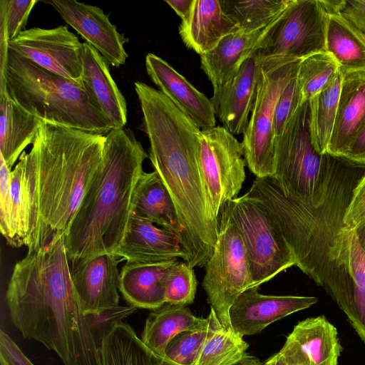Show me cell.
Returning a JSON list of instances; mask_svg holds the SVG:
<instances>
[{"label": "cell", "mask_w": 365, "mask_h": 365, "mask_svg": "<svg viewBox=\"0 0 365 365\" xmlns=\"http://www.w3.org/2000/svg\"><path fill=\"white\" fill-rule=\"evenodd\" d=\"M327 159L324 183L314 200L285 196L270 177L256 178L248 192L272 215L295 266L325 290L365 343V252L344 222L365 165L328 153Z\"/></svg>", "instance_id": "cell-1"}, {"label": "cell", "mask_w": 365, "mask_h": 365, "mask_svg": "<svg viewBox=\"0 0 365 365\" xmlns=\"http://www.w3.org/2000/svg\"><path fill=\"white\" fill-rule=\"evenodd\" d=\"M11 322L64 365H100V346L78 304L64 237L14 265L5 294Z\"/></svg>", "instance_id": "cell-2"}, {"label": "cell", "mask_w": 365, "mask_h": 365, "mask_svg": "<svg viewBox=\"0 0 365 365\" xmlns=\"http://www.w3.org/2000/svg\"><path fill=\"white\" fill-rule=\"evenodd\" d=\"M149 143V158L176 208L180 241L191 267H202L212 255L218 231L208 215L199 166V135L193 120L159 90L134 83Z\"/></svg>", "instance_id": "cell-3"}, {"label": "cell", "mask_w": 365, "mask_h": 365, "mask_svg": "<svg viewBox=\"0 0 365 365\" xmlns=\"http://www.w3.org/2000/svg\"><path fill=\"white\" fill-rule=\"evenodd\" d=\"M105 138L99 170L64 236L71 267L97 255L113 254L119 247L148 157L129 128L113 129Z\"/></svg>", "instance_id": "cell-4"}, {"label": "cell", "mask_w": 365, "mask_h": 365, "mask_svg": "<svg viewBox=\"0 0 365 365\" xmlns=\"http://www.w3.org/2000/svg\"><path fill=\"white\" fill-rule=\"evenodd\" d=\"M105 135L42 123L32 143L36 224L29 252L64 237L101 164Z\"/></svg>", "instance_id": "cell-5"}, {"label": "cell", "mask_w": 365, "mask_h": 365, "mask_svg": "<svg viewBox=\"0 0 365 365\" xmlns=\"http://www.w3.org/2000/svg\"><path fill=\"white\" fill-rule=\"evenodd\" d=\"M5 80L11 98L43 123L103 135L114 129L86 88L45 70L10 48Z\"/></svg>", "instance_id": "cell-6"}, {"label": "cell", "mask_w": 365, "mask_h": 365, "mask_svg": "<svg viewBox=\"0 0 365 365\" xmlns=\"http://www.w3.org/2000/svg\"><path fill=\"white\" fill-rule=\"evenodd\" d=\"M257 58L255 99L242 144L246 165L256 178H262L274 174L275 109L283 91L297 76L302 59Z\"/></svg>", "instance_id": "cell-7"}, {"label": "cell", "mask_w": 365, "mask_h": 365, "mask_svg": "<svg viewBox=\"0 0 365 365\" xmlns=\"http://www.w3.org/2000/svg\"><path fill=\"white\" fill-rule=\"evenodd\" d=\"M220 213L234 223L242 237L250 266L251 287H259L295 266L279 227L258 197L247 191L226 202Z\"/></svg>", "instance_id": "cell-8"}, {"label": "cell", "mask_w": 365, "mask_h": 365, "mask_svg": "<svg viewBox=\"0 0 365 365\" xmlns=\"http://www.w3.org/2000/svg\"><path fill=\"white\" fill-rule=\"evenodd\" d=\"M309 102L299 106L283 133L275 137L274 171L270 177L283 194L304 202L317 197L327 174V153L315 149L310 134Z\"/></svg>", "instance_id": "cell-9"}, {"label": "cell", "mask_w": 365, "mask_h": 365, "mask_svg": "<svg viewBox=\"0 0 365 365\" xmlns=\"http://www.w3.org/2000/svg\"><path fill=\"white\" fill-rule=\"evenodd\" d=\"M202 285L220 324L231 329L229 310L237 298L252 284L250 262L242 237L223 213L213 252L205 265Z\"/></svg>", "instance_id": "cell-10"}, {"label": "cell", "mask_w": 365, "mask_h": 365, "mask_svg": "<svg viewBox=\"0 0 365 365\" xmlns=\"http://www.w3.org/2000/svg\"><path fill=\"white\" fill-rule=\"evenodd\" d=\"M242 143L223 126L201 130L199 166L205 190L207 215L218 231L224 205L237 197L245 180Z\"/></svg>", "instance_id": "cell-11"}, {"label": "cell", "mask_w": 365, "mask_h": 365, "mask_svg": "<svg viewBox=\"0 0 365 365\" xmlns=\"http://www.w3.org/2000/svg\"><path fill=\"white\" fill-rule=\"evenodd\" d=\"M327 24L320 0H292L267 28L252 56L303 59L324 51Z\"/></svg>", "instance_id": "cell-12"}, {"label": "cell", "mask_w": 365, "mask_h": 365, "mask_svg": "<svg viewBox=\"0 0 365 365\" xmlns=\"http://www.w3.org/2000/svg\"><path fill=\"white\" fill-rule=\"evenodd\" d=\"M9 47L45 70L85 88L83 43L66 26L26 29L9 41Z\"/></svg>", "instance_id": "cell-13"}, {"label": "cell", "mask_w": 365, "mask_h": 365, "mask_svg": "<svg viewBox=\"0 0 365 365\" xmlns=\"http://www.w3.org/2000/svg\"><path fill=\"white\" fill-rule=\"evenodd\" d=\"M10 179L9 200L0 210V231L12 247H28L36 224V168L31 150L21 153Z\"/></svg>", "instance_id": "cell-14"}, {"label": "cell", "mask_w": 365, "mask_h": 365, "mask_svg": "<svg viewBox=\"0 0 365 365\" xmlns=\"http://www.w3.org/2000/svg\"><path fill=\"white\" fill-rule=\"evenodd\" d=\"M48 3L108 64L119 67L125 63L128 54L124 44L128 38L117 31L101 9L76 0H51Z\"/></svg>", "instance_id": "cell-15"}, {"label": "cell", "mask_w": 365, "mask_h": 365, "mask_svg": "<svg viewBox=\"0 0 365 365\" xmlns=\"http://www.w3.org/2000/svg\"><path fill=\"white\" fill-rule=\"evenodd\" d=\"M119 258L114 254H103L71 267L76 300L84 316L119 306L118 266L124 260Z\"/></svg>", "instance_id": "cell-16"}, {"label": "cell", "mask_w": 365, "mask_h": 365, "mask_svg": "<svg viewBox=\"0 0 365 365\" xmlns=\"http://www.w3.org/2000/svg\"><path fill=\"white\" fill-rule=\"evenodd\" d=\"M258 288L246 289L230 308L231 327L242 337L259 333L272 323L318 302L315 297L262 294Z\"/></svg>", "instance_id": "cell-17"}, {"label": "cell", "mask_w": 365, "mask_h": 365, "mask_svg": "<svg viewBox=\"0 0 365 365\" xmlns=\"http://www.w3.org/2000/svg\"><path fill=\"white\" fill-rule=\"evenodd\" d=\"M341 350L336 328L321 315L299 322L278 354L286 365H337Z\"/></svg>", "instance_id": "cell-18"}, {"label": "cell", "mask_w": 365, "mask_h": 365, "mask_svg": "<svg viewBox=\"0 0 365 365\" xmlns=\"http://www.w3.org/2000/svg\"><path fill=\"white\" fill-rule=\"evenodd\" d=\"M148 76L159 91L187 114L201 129L216 126L212 103L184 76L162 58L154 53L145 56Z\"/></svg>", "instance_id": "cell-19"}, {"label": "cell", "mask_w": 365, "mask_h": 365, "mask_svg": "<svg viewBox=\"0 0 365 365\" xmlns=\"http://www.w3.org/2000/svg\"><path fill=\"white\" fill-rule=\"evenodd\" d=\"M257 68V58L250 56L232 79L214 90L210 98L216 117L232 135L243 134L248 125L256 95Z\"/></svg>", "instance_id": "cell-20"}, {"label": "cell", "mask_w": 365, "mask_h": 365, "mask_svg": "<svg viewBox=\"0 0 365 365\" xmlns=\"http://www.w3.org/2000/svg\"><path fill=\"white\" fill-rule=\"evenodd\" d=\"M129 262H155L187 255L178 236L165 228L132 216L123 240L113 253Z\"/></svg>", "instance_id": "cell-21"}, {"label": "cell", "mask_w": 365, "mask_h": 365, "mask_svg": "<svg viewBox=\"0 0 365 365\" xmlns=\"http://www.w3.org/2000/svg\"><path fill=\"white\" fill-rule=\"evenodd\" d=\"M178 30L184 44L200 56L213 50L224 37L241 31L223 11L220 0H194Z\"/></svg>", "instance_id": "cell-22"}, {"label": "cell", "mask_w": 365, "mask_h": 365, "mask_svg": "<svg viewBox=\"0 0 365 365\" xmlns=\"http://www.w3.org/2000/svg\"><path fill=\"white\" fill-rule=\"evenodd\" d=\"M178 258L155 262H126L120 275L119 291L128 304L153 310L164 304L165 282Z\"/></svg>", "instance_id": "cell-23"}, {"label": "cell", "mask_w": 365, "mask_h": 365, "mask_svg": "<svg viewBox=\"0 0 365 365\" xmlns=\"http://www.w3.org/2000/svg\"><path fill=\"white\" fill-rule=\"evenodd\" d=\"M83 82L99 110L115 128L127 123L126 101L113 79L108 62L88 43H83Z\"/></svg>", "instance_id": "cell-24"}, {"label": "cell", "mask_w": 365, "mask_h": 365, "mask_svg": "<svg viewBox=\"0 0 365 365\" xmlns=\"http://www.w3.org/2000/svg\"><path fill=\"white\" fill-rule=\"evenodd\" d=\"M365 120V74L343 76L336 116L327 153L345 158Z\"/></svg>", "instance_id": "cell-25"}, {"label": "cell", "mask_w": 365, "mask_h": 365, "mask_svg": "<svg viewBox=\"0 0 365 365\" xmlns=\"http://www.w3.org/2000/svg\"><path fill=\"white\" fill-rule=\"evenodd\" d=\"M267 28L252 33L231 34L224 37L213 50L200 56V68L214 90L221 88L237 74L243 63L252 56Z\"/></svg>", "instance_id": "cell-26"}, {"label": "cell", "mask_w": 365, "mask_h": 365, "mask_svg": "<svg viewBox=\"0 0 365 365\" xmlns=\"http://www.w3.org/2000/svg\"><path fill=\"white\" fill-rule=\"evenodd\" d=\"M0 154L12 167L24 149L35 140L41 120L16 104L7 90L0 92Z\"/></svg>", "instance_id": "cell-27"}, {"label": "cell", "mask_w": 365, "mask_h": 365, "mask_svg": "<svg viewBox=\"0 0 365 365\" xmlns=\"http://www.w3.org/2000/svg\"><path fill=\"white\" fill-rule=\"evenodd\" d=\"M132 216L170 230L180 240V228L175 206L156 171L143 172L141 175L133 198Z\"/></svg>", "instance_id": "cell-28"}, {"label": "cell", "mask_w": 365, "mask_h": 365, "mask_svg": "<svg viewBox=\"0 0 365 365\" xmlns=\"http://www.w3.org/2000/svg\"><path fill=\"white\" fill-rule=\"evenodd\" d=\"M207 325V317H196L187 306L165 303L150 312L140 338L150 349L165 357L168 344L177 334Z\"/></svg>", "instance_id": "cell-29"}, {"label": "cell", "mask_w": 365, "mask_h": 365, "mask_svg": "<svg viewBox=\"0 0 365 365\" xmlns=\"http://www.w3.org/2000/svg\"><path fill=\"white\" fill-rule=\"evenodd\" d=\"M100 365H177L144 344L133 328L115 323L100 346Z\"/></svg>", "instance_id": "cell-30"}, {"label": "cell", "mask_w": 365, "mask_h": 365, "mask_svg": "<svg viewBox=\"0 0 365 365\" xmlns=\"http://www.w3.org/2000/svg\"><path fill=\"white\" fill-rule=\"evenodd\" d=\"M326 51L336 60L343 76L365 74V34L341 14H327Z\"/></svg>", "instance_id": "cell-31"}, {"label": "cell", "mask_w": 365, "mask_h": 365, "mask_svg": "<svg viewBox=\"0 0 365 365\" xmlns=\"http://www.w3.org/2000/svg\"><path fill=\"white\" fill-rule=\"evenodd\" d=\"M207 319V338L196 365H235L247 354L249 344L232 328L223 327L211 308Z\"/></svg>", "instance_id": "cell-32"}, {"label": "cell", "mask_w": 365, "mask_h": 365, "mask_svg": "<svg viewBox=\"0 0 365 365\" xmlns=\"http://www.w3.org/2000/svg\"><path fill=\"white\" fill-rule=\"evenodd\" d=\"M343 75L339 71L334 80L309 102V128L317 151L327 153L336 116Z\"/></svg>", "instance_id": "cell-33"}, {"label": "cell", "mask_w": 365, "mask_h": 365, "mask_svg": "<svg viewBox=\"0 0 365 365\" xmlns=\"http://www.w3.org/2000/svg\"><path fill=\"white\" fill-rule=\"evenodd\" d=\"M292 0H220L223 11L243 33H252L269 26Z\"/></svg>", "instance_id": "cell-34"}, {"label": "cell", "mask_w": 365, "mask_h": 365, "mask_svg": "<svg viewBox=\"0 0 365 365\" xmlns=\"http://www.w3.org/2000/svg\"><path fill=\"white\" fill-rule=\"evenodd\" d=\"M339 71L338 62L327 51L303 58L297 74L301 105L328 86Z\"/></svg>", "instance_id": "cell-35"}, {"label": "cell", "mask_w": 365, "mask_h": 365, "mask_svg": "<svg viewBox=\"0 0 365 365\" xmlns=\"http://www.w3.org/2000/svg\"><path fill=\"white\" fill-rule=\"evenodd\" d=\"M197 286L193 267L185 261H178L171 268L166 279L165 303L182 306L192 304Z\"/></svg>", "instance_id": "cell-36"}, {"label": "cell", "mask_w": 365, "mask_h": 365, "mask_svg": "<svg viewBox=\"0 0 365 365\" xmlns=\"http://www.w3.org/2000/svg\"><path fill=\"white\" fill-rule=\"evenodd\" d=\"M208 325L177 334L168 344L165 357L177 365H196L207 338Z\"/></svg>", "instance_id": "cell-37"}, {"label": "cell", "mask_w": 365, "mask_h": 365, "mask_svg": "<svg viewBox=\"0 0 365 365\" xmlns=\"http://www.w3.org/2000/svg\"><path fill=\"white\" fill-rule=\"evenodd\" d=\"M138 310L132 305L118 306L114 308L106 309L98 314L86 315V319L99 346L106 334L113 325L127 318Z\"/></svg>", "instance_id": "cell-38"}, {"label": "cell", "mask_w": 365, "mask_h": 365, "mask_svg": "<svg viewBox=\"0 0 365 365\" xmlns=\"http://www.w3.org/2000/svg\"><path fill=\"white\" fill-rule=\"evenodd\" d=\"M37 0H0V11L5 16L9 41L16 38L25 27Z\"/></svg>", "instance_id": "cell-39"}, {"label": "cell", "mask_w": 365, "mask_h": 365, "mask_svg": "<svg viewBox=\"0 0 365 365\" xmlns=\"http://www.w3.org/2000/svg\"><path fill=\"white\" fill-rule=\"evenodd\" d=\"M299 106L300 96L296 76L286 86L277 101L274 120L275 137L283 133L288 121Z\"/></svg>", "instance_id": "cell-40"}, {"label": "cell", "mask_w": 365, "mask_h": 365, "mask_svg": "<svg viewBox=\"0 0 365 365\" xmlns=\"http://www.w3.org/2000/svg\"><path fill=\"white\" fill-rule=\"evenodd\" d=\"M365 219V174L353 190L351 200L344 216V222L354 227Z\"/></svg>", "instance_id": "cell-41"}, {"label": "cell", "mask_w": 365, "mask_h": 365, "mask_svg": "<svg viewBox=\"0 0 365 365\" xmlns=\"http://www.w3.org/2000/svg\"><path fill=\"white\" fill-rule=\"evenodd\" d=\"M0 365H34L3 330L0 331Z\"/></svg>", "instance_id": "cell-42"}, {"label": "cell", "mask_w": 365, "mask_h": 365, "mask_svg": "<svg viewBox=\"0 0 365 365\" xmlns=\"http://www.w3.org/2000/svg\"><path fill=\"white\" fill-rule=\"evenodd\" d=\"M341 14L365 34V0H346Z\"/></svg>", "instance_id": "cell-43"}, {"label": "cell", "mask_w": 365, "mask_h": 365, "mask_svg": "<svg viewBox=\"0 0 365 365\" xmlns=\"http://www.w3.org/2000/svg\"><path fill=\"white\" fill-rule=\"evenodd\" d=\"M9 42L5 16L0 11V92L6 91L5 71L9 50Z\"/></svg>", "instance_id": "cell-44"}, {"label": "cell", "mask_w": 365, "mask_h": 365, "mask_svg": "<svg viewBox=\"0 0 365 365\" xmlns=\"http://www.w3.org/2000/svg\"><path fill=\"white\" fill-rule=\"evenodd\" d=\"M344 158L352 163L365 165V120Z\"/></svg>", "instance_id": "cell-45"}, {"label": "cell", "mask_w": 365, "mask_h": 365, "mask_svg": "<svg viewBox=\"0 0 365 365\" xmlns=\"http://www.w3.org/2000/svg\"><path fill=\"white\" fill-rule=\"evenodd\" d=\"M194 0H165L174 11L180 17L181 21L185 19L189 15Z\"/></svg>", "instance_id": "cell-46"}, {"label": "cell", "mask_w": 365, "mask_h": 365, "mask_svg": "<svg viewBox=\"0 0 365 365\" xmlns=\"http://www.w3.org/2000/svg\"><path fill=\"white\" fill-rule=\"evenodd\" d=\"M346 0H320L327 14H341Z\"/></svg>", "instance_id": "cell-47"}, {"label": "cell", "mask_w": 365, "mask_h": 365, "mask_svg": "<svg viewBox=\"0 0 365 365\" xmlns=\"http://www.w3.org/2000/svg\"><path fill=\"white\" fill-rule=\"evenodd\" d=\"M354 229L359 245L365 252V219L357 224Z\"/></svg>", "instance_id": "cell-48"}, {"label": "cell", "mask_w": 365, "mask_h": 365, "mask_svg": "<svg viewBox=\"0 0 365 365\" xmlns=\"http://www.w3.org/2000/svg\"><path fill=\"white\" fill-rule=\"evenodd\" d=\"M235 365H264V363H262L257 357L247 354L246 356Z\"/></svg>", "instance_id": "cell-49"}, {"label": "cell", "mask_w": 365, "mask_h": 365, "mask_svg": "<svg viewBox=\"0 0 365 365\" xmlns=\"http://www.w3.org/2000/svg\"><path fill=\"white\" fill-rule=\"evenodd\" d=\"M278 354L276 353L275 354L272 355L271 357H269L265 363H264V365H276V362L277 361Z\"/></svg>", "instance_id": "cell-50"}]
</instances>
